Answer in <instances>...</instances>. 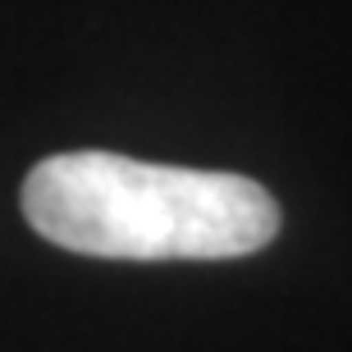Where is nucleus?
I'll return each instance as SVG.
<instances>
[{
  "label": "nucleus",
  "instance_id": "1",
  "mask_svg": "<svg viewBox=\"0 0 352 352\" xmlns=\"http://www.w3.org/2000/svg\"><path fill=\"white\" fill-rule=\"evenodd\" d=\"M23 215L46 243L105 261H229L279 234V206L261 183L115 151L32 165Z\"/></svg>",
  "mask_w": 352,
  "mask_h": 352
}]
</instances>
